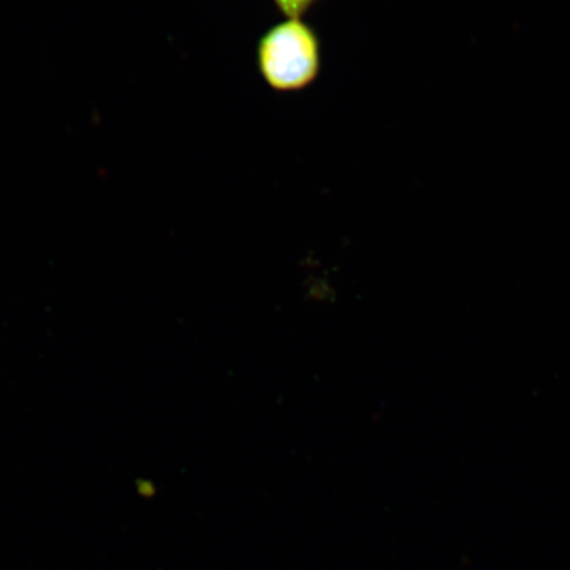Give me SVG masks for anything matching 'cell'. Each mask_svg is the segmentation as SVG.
Segmentation results:
<instances>
[{"label":"cell","mask_w":570,"mask_h":570,"mask_svg":"<svg viewBox=\"0 0 570 570\" xmlns=\"http://www.w3.org/2000/svg\"><path fill=\"white\" fill-rule=\"evenodd\" d=\"M256 67L263 81L276 92L308 89L323 69L320 35L302 19L269 27L256 42Z\"/></svg>","instance_id":"6da1fadb"},{"label":"cell","mask_w":570,"mask_h":570,"mask_svg":"<svg viewBox=\"0 0 570 570\" xmlns=\"http://www.w3.org/2000/svg\"><path fill=\"white\" fill-rule=\"evenodd\" d=\"M276 9L288 19H302L320 0H273Z\"/></svg>","instance_id":"7a4b0ae2"}]
</instances>
